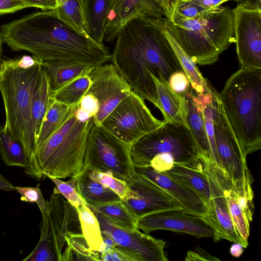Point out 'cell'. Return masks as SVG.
<instances>
[{
	"instance_id": "obj_37",
	"label": "cell",
	"mask_w": 261,
	"mask_h": 261,
	"mask_svg": "<svg viewBox=\"0 0 261 261\" xmlns=\"http://www.w3.org/2000/svg\"><path fill=\"white\" fill-rule=\"evenodd\" d=\"M87 170L88 175L92 179L109 188L116 193L122 200L129 197L130 191L128 185L124 181L114 177L110 173L92 171L88 169Z\"/></svg>"
},
{
	"instance_id": "obj_30",
	"label": "cell",
	"mask_w": 261,
	"mask_h": 261,
	"mask_svg": "<svg viewBox=\"0 0 261 261\" xmlns=\"http://www.w3.org/2000/svg\"><path fill=\"white\" fill-rule=\"evenodd\" d=\"M90 207L95 213L120 227L131 230H139L138 218L122 200Z\"/></svg>"
},
{
	"instance_id": "obj_26",
	"label": "cell",
	"mask_w": 261,
	"mask_h": 261,
	"mask_svg": "<svg viewBox=\"0 0 261 261\" xmlns=\"http://www.w3.org/2000/svg\"><path fill=\"white\" fill-rule=\"evenodd\" d=\"M164 32L190 81L191 88L198 94H204L211 92L214 88L203 76L197 64L185 52L176 41L167 23V18L164 24Z\"/></svg>"
},
{
	"instance_id": "obj_16",
	"label": "cell",
	"mask_w": 261,
	"mask_h": 261,
	"mask_svg": "<svg viewBox=\"0 0 261 261\" xmlns=\"http://www.w3.org/2000/svg\"><path fill=\"white\" fill-rule=\"evenodd\" d=\"M128 186L130 191L129 196L122 201L138 219L164 211H183L172 196L141 175L136 173L134 180Z\"/></svg>"
},
{
	"instance_id": "obj_2",
	"label": "cell",
	"mask_w": 261,
	"mask_h": 261,
	"mask_svg": "<svg viewBox=\"0 0 261 261\" xmlns=\"http://www.w3.org/2000/svg\"><path fill=\"white\" fill-rule=\"evenodd\" d=\"M3 42L14 51H28L43 61L94 66L111 61L109 49L62 21L57 10L33 13L0 27Z\"/></svg>"
},
{
	"instance_id": "obj_52",
	"label": "cell",
	"mask_w": 261,
	"mask_h": 261,
	"mask_svg": "<svg viewBox=\"0 0 261 261\" xmlns=\"http://www.w3.org/2000/svg\"><path fill=\"white\" fill-rule=\"evenodd\" d=\"M3 43V41L1 33L0 32V60H1L2 55V52H3V48H2Z\"/></svg>"
},
{
	"instance_id": "obj_40",
	"label": "cell",
	"mask_w": 261,
	"mask_h": 261,
	"mask_svg": "<svg viewBox=\"0 0 261 261\" xmlns=\"http://www.w3.org/2000/svg\"><path fill=\"white\" fill-rule=\"evenodd\" d=\"M168 83L176 93L186 98L191 87L190 81L184 71L173 73L170 76Z\"/></svg>"
},
{
	"instance_id": "obj_50",
	"label": "cell",
	"mask_w": 261,
	"mask_h": 261,
	"mask_svg": "<svg viewBox=\"0 0 261 261\" xmlns=\"http://www.w3.org/2000/svg\"><path fill=\"white\" fill-rule=\"evenodd\" d=\"M177 0H166V9L167 18L173 12Z\"/></svg>"
},
{
	"instance_id": "obj_36",
	"label": "cell",
	"mask_w": 261,
	"mask_h": 261,
	"mask_svg": "<svg viewBox=\"0 0 261 261\" xmlns=\"http://www.w3.org/2000/svg\"><path fill=\"white\" fill-rule=\"evenodd\" d=\"M55 185L53 193L61 194L67 199L75 208H77L80 205L85 203L77 191V176L76 175L71 177L67 181L61 180L60 178L47 176Z\"/></svg>"
},
{
	"instance_id": "obj_46",
	"label": "cell",
	"mask_w": 261,
	"mask_h": 261,
	"mask_svg": "<svg viewBox=\"0 0 261 261\" xmlns=\"http://www.w3.org/2000/svg\"><path fill=\"white\" fill-rule=\"evenodd\" d=\"M185 260H219V259L212 256L204 249L196 247L193 250L187 252Z\"/></svg>"
},
{
	"instance_id": "obj_42",
	"label": "cell",
	"mask_w": 261,
	"mask_h": 261,
	"mask_svg": "<svg viewBox=\"0 0 261 261\" xmlns=\"http://www.w3.org/2000/svg\"><path fill=\"white\" fill-rule=\"evenodd\" d=\"M174 162V159L172 155L160 154L152 158L149 166L158 172H164L171 169Z\"/></svg>"
},
{
	"instance_id": "obj_14",
	"label": "cell",
	"mask_w": 261,
	"mask_h": 261,
	"mask_svg": "<svg viewBox=\"0 0 261 261\" xmlns=\"http://www.w3.org/2000/svg\"><path fill=\"white\" fill-rule=\"evenodd\" d=\"M214 175L221 186L236 230L247 246L250 234V224L254 211L252 185L234 184L223 170L210 159Z\"/></svg>"
},
{
	"instance_id": "obj_11",
	"label": "cell",
	"mask_w": 261,
	"mask_h": 261,
	"mask_svg": "<svg viewBox=\"0 0 261 261\" xmlns=\"http://www.w3.org/2000/svg\"><path fill=\"white\" fill-rule=\"evenodd\" d=\"M231 11L241 68H261V3H240Z\"/></svg>"
},
{
	"instance_id": "obj_5",
	"label": "cell",
	"mask_w": 261,
	"mask_h": 261,
	"mask_svg": "<svg viewBox=\"0 0 261 261\" xmlns=\"http://www.w3.org/2000/svg\"><path fill=\"white\" fill-rule=\"evenodd\" d=\"M218 97L247 155L261 148V68H240L227 80Z\"/></svg>"
},
{
	"instance_id": "obj_10",
	"label": "cell",
	"mask_w": 261,
	"mask_h": 261,
	"mask_svg": "<svg viewBox=\"0 0 261 261\" xmlns=\"http://www.w3.org/2000/svg\"><path fill=\"white\" fill-rule=\"evenodd\" d=\"M162 123L152 114L144 99L131 91L102 121L101 125L131 146Z\"/></svg>"
},
{
	"instance_id": "obj_39",
	"label": "cell",
	"mask_w": 261,
	"mask_h": 261,
	"mask_svg": "<svg viewBox=\"0 0 261 261\" xmlns=\"http://www.w3.org/2000/svg\"><path fill=\"white\" fill-rule=\"evenodd\" d=\"M101 261H143L138 254L116 245L100 253Z\"/></svg>"
},
{
	"instance_id": "obj_4",
	"label": "cell",
	"mask_w": 261,
	"mask_h": 261,
	"mask_svg": "<svg viewBox=\"0 0 261 261\" xmlns=\"http://www.w3.org/2000/svg\"><path fill=\"white\" fill-rule=\"evenodd\" d=\"M167 23L177 42L197 64L215 63L235 43L233 15L228 6L202 11L192 18L174 10Z\"/></svg>"
},
{
	"instance_id": "obj_22",
	"label": "cell",
	"mask_w": 261,
	"mask_h": 261,
	"mask_svg": "<svg viewBox=\"0 0 261 261\" xmlns=\"http://www.w3.org/2000/svg\"><path fill=\"white\" fill-rule=\"evenodd\" d=\"M150 75L155 85L159 109L163 114L164 121H171L188 126L186 98L176 93L164 77L159 80Z\"/></svg>"
},
{
	"instance_id": "obj_47",
	"label": "cell",
	"mask_w": 261,
	"mask_h": 261,
	"mask_svg": "<svg viewBox=\"0 0 261 261\" xmlns=\"http://www.w3.org/2000/svg\"><path fill=\"white\" fill-rule=\"evenodd\" d=\"M200 7L204 10L216 8L230 0H187Z\"/></svg>"
},
{
	"instance_id": "obj_21",
	"label": "cell",
	"mask_w": 261,
	"mask_h": 261,
	"mask_svg": "<svg viewBox=\"0 0 261 261\" xmlns=\"http://www.w3.org/2000/svg\"><path fill=\"white\" fill-rule=\"evenodd\" d=\"M164 173L195 192L205 205L208 202L211 197L209 182L199 158L190 163L174 162L171 169Z\"/></svg>"
},
{
	"instance_id": "obj_23",
	"label": "cell",
	"mask_w": 261,
	"mask_h": 261,
	"mask_svg": "<svg viewBox=\"0 0 261 261\" xmlns=\"http://www.w3.org/2000/svg\"><path fill=\"white\" fill-rule=\"evenodd\" d=\"M186 101L187 124L197 143L200 156L207 157L212 160V151L199 94L191 87L186 95Z\"/></svg>"
},
{
	"instance_id": "obj_24",
	"label": "cell",
	"mask_w": 261,
	"mask_h": 261,
	"mask_svg": "<svg viewBox=\"0 0 261 261\" xmlns=\"http://www.w3.org/2000/svg\"><path fill=\"white\" fill-rule=\"evenodd\" d=\"M112 0H84L83 14L88 36L103 45L106 19Z\"/></svg>"
},
{
	"instance_id": "obj_35",
	"label": "cell",
	"mask_w": 261,
	"mask_h": 261,
	"mask_svg": "<svg viewBox=\"0 0 261 261\" xmlns=\"http://www.w3.org/2000/svg\"><path fill=\"white\" fill-rule=\"evenodd\" d=\"M90 84L91 80L88 74L83 76L53 91V97L56 100L67 106H77Z\"/></svg>"
},
{
	"instance_id": "obj_7",
	"label": "cell",
	"mask_w": 261,
	"mask_h": 261,
	"mask_svg": "<svg viewBox=\"0 0 261 261\" xmlns=\"http://www.w3.org/2000/svg\"><path fill=\"white\" fill-rule=\"evenodd\" d=\"M160 154L171 155L175 162L180 163H190L200 156L189 127L171 121H163L161 126L130 146V157L134 166H149L152 158Z\"/></svg>"
},
{
	"instance_id": "obj_27",
	"label": "cell",
	"mask_w": 261,
	"mask_h": 261,
	"mask_svg": "<svg viewBox=\"0 0 261 261\" xmlns=\"http://www.w3.org/2000/svg\"><path fill=\"white\" fill-rule=\"evenodd\" d=\"M53 91L70 82L89 74L94 67L86 64L62 61H43Z\"/></svg>"
},
{
	"instance_id": "obj_44",
	"label": "cell",
	"mask_w": 261,
	"mask_h": 261,
	"mask_svg": "<svg viewBox=\"0 0 261 261\" xmlns=\"http://www.w3.org/2000/svg\"><path fill=\"white\" fill-rule=\"evenodd\" d=\"M25 6L36 7L42 11H48L57 9L58 7L57 0H20Z\"/></svg>"
},
{
	"instance_id": "obj_15",
	"label": "cell",
	"mask_w": 261,
	"mask_h": 261,
	"mask_svg": "<svg viewBox=\"0 0 261 261\" xmlns=\"http://www.w3.org/2000/svg\"><path fill=\"white\" fill-rule=\"evenodd\" d=\"M202 169L210 185L211 197L206 204V215L203 218L213 228L215 242L224 239L247 246L239 235L230 216L223 190L217 181L210 163V158L200 156Z\"/></svg>"
},
{
	"instance_id": "obj_43",
	"label": "cell",
	"mask_w": 261,
	"mask_h": 261,
	"mask_svg": "<svg viewBox=\"0 0 261 261\" xmlns=\"http://www.w3.org/2000/svg\"><path fill=\"white\" fill-rule=\"evenodd\" d=\"M79 108L94 118L99 111V105L96 98L91 94L86 93L79 103Z\"/></svg>"
},
{
	"instance_id": "obj_45",
	"label": "cell",
	"mask_w": 261,
	"mask_h": 261,
	"mask_svg": "<svg viewBox=\"0 0 261 261\" xmlns=\"http://www.w3.org/2000/svg\"><path fill=\"white\" fill-rule=\"evenodd\" d=\"M25 8L20 0H0V15L13 13Z\"/></svg>"
},
{
	"instance_id": "obj_18",
	"label": "cell",
	"mask_w": 261,
	"mask_h": 261,
	"mask_svg": "<svg viewBox=\"0 0 261 261\" xmlns=\"http://www.w3.org/2000/svg\"><path fill=\"white\" fill-rule=\"evenodd\" d=\"M139 229L149 234L156 230H168L189 234L196 238H213L212 227L202 217L187 214L180 210H167L146 215L138 219Z\"/></svg>"
},
{
	"instance_id": "obj_9",
	"label": "cell",
	"mask_w": 261,
	"mask_h": 261,
	"mask_svg": "<svg viewBox=\"0 0 261 261\" xmlns=\"http://www.w3.org/2000/svg\"><path fill=\"white\" fill-rule=\"evenodd\" d=\"M84 168L110 173L128 185L136 175L130 157V145L102 125L94 124L87 138Z\"/></svg>"
},
{
	"instance_id": "obj_17",
	"label": "cell",
	"mask_w": 261,
	"mask_h": 261,
	"mask_svg": "<svg viewBox=\"0 0 261 261\" xmlns=\"http://www.w3.org/2000/svg\"><path fill=\"white\" fill-rule=\"evenodd\" d=\"M95 214L101 233L110 238L116 245L139 254L143 261L168 260L165 253V242L163 240L141 232L139 230H131L120 227L100 215Z\"/></svg>"
},
{
	"instance_id": "obj_29",
	"label": "cell",
	"mask_w": 261,
	"mask_h": 261,
	"mask_svg": "<svg viewBox=\"0 0 261 261\" xmlns=\"http://www.w3.org/2000/svg\"><path fill=\"white\" fill-rule=\"evenodd\" d=\"M53 99V90L49 76L43 66L40 83L33 98L31 109L35 141Z\"/></svg>"
},
{
	"instance_id": "obj_38",
	"label": "cell",
	"mask_w": 261,
	"mask_h": 261,
	"mask_svg": "<svg viewBox=\"0 0 261 261\" xmlns=\"http://www.w3.org/2000/svg\"><path fill=\"white\" fill-rule=\"evenodd\" d=\"M15 189L21 195V201L31 203L35 202L42 214L47 211L49 202L44 199L40 189L39 184L35 187L15 186Z\"/></svg>"
},
{
	"instance_id": "obj_34",
	"label": "cell",
	"mask_w": 261,
	"mask_h": 261,
	"mask_svg": "<svg viewBox=\"0 0 261 261\" xmlns=\"http://www.w3.org/2000/svg\"><path fill=\"white\" fill-rule=\"evenodd\" d=\"M59 17L81 34L88 36L83 14L84 0H57Z\"/></svg>"
},
{
	"instance_id": "obj_3",
	"label": "cell",
	"mask_w": 261,
	"mask_h": 261,
	"mask_svg": "<svg viewBox=\"0 0 261 261\" xmlns=\"http://www.w3.org/2000/svg\"><path fill=\"white\" fill-rule=\"evenodd\" d=\"M43 68V61L34 55L0 60V92L6 117L4 129L22 144L29 161L25 170L29 177L35 147L31 109Z\"/></svg>"
},
{
	"instance_id": "obj_49",
	"label": "cell",
	"mask_w": 261,
	"mask_h": 261,
	"mask_svg": "<svg viewBox=\"0 0 261 261\" xmlns=\"http://www.w3.org/2000/svg\"><path fill=\"white\" fill-rule=\"evenodd\" d=\"M244 247L240 244L234 243L230 248V254L234 257H240L244 250Z\"/></svg>"
},
{
	"instance_id": "obj_6",
	"label": "cell",
	"mask_w": 261,
	"mask_h": 261,
	"mask_svg": "<svg viewBox=\"0 0 261 261\" xmlns=\"http://www.w3.org/2000/svg\"><path fill=\"white\" fill-rule=\"evenodd\" d=\"M93 124V118L81 122L74 113L35 150L30 177L39 181L48 175L61 179L79 174L84 168L87 138Z\"/></svg>"
},
{
	"instance_id": "obj_48",
	"label": "cell",
	"mask_w": 261,
	"mask_h": 261,
	"mask_svg": "<svg viewBox=\"0 0 261 261\" xmlns=\"http://www.w3.org/2000/svg\"><path fill=\"white\" fill-rule=\"evenodd\" d=\"M0 190L9 192L15 191V186L1 174H0Z\"/></svg>"
},
{
	"instance_id": "obj_12",
	"label": "cell",
	"mask_w": 261,
	"mask_h": 261,
	"mask_svg": "<svg viewBox=\"0 0 261 261\" xmlns=\"http://www.w3.org/2000/svg\"><path fill=\"white\" fill-rule=\"evenodd\" d=\"M215 142L220 167L235 184H252L246 156L226 117L217 93L214 120Z\"/></svg>"
},
{
	"instance_id": "obj_32",
	"label": "cell",
	"mask_w": 261,
	"mask_h": 261,
	"mask_svg": "<svg viewBox=\"0 0 261 261\" xmlns=\"http://www.w3.org/2000/svg\"><path fill=\"white\" fill-rule=\"evenodd\" d=\"M0 154L4 163L9 166L27 169L29 161L25 149L20 141L0 125Z\"/></svg>"
},
{
	"instance_id": "obj_25",
	"label": "cell",
	"mask_w": 261,
	"mask_h": 261,
	"mask_svg": "<svg viewBox=\"0 0 261 261\" xmlns=\"http://www.w3.org/2000/svg\"><path fill=\"white\" fill-rule=\"evenodd\" d=\"M76 176L77 193L89 206L93 207L121 200L109 188L92 179L87 168H84Z\"/></svg>"
},
{
	"instance_id": "obj_19",
	"label": "cell",
	"mask_w": 261,
	"mask_h": 261,
	"mask_svg": "<svg viewBox=\"0 0 261 261\" xmlns=\"http://www.w3.org/2000/svg\"><path fill=\"white\" fill-rule=\"evenodd\" d=\"M138 17L167 18L166 0H112L103 41H114L124 24Z\"/></svg>"
},
{
	"instance_id": "obj_1",
	"label": "cell",
	"mask_w": 261,
	"mask_h": 261,
	"mask_svg": "<svg viewBox=\"0 0 261 261\" xmlns=\"http://www.w3.org/2000/svg\"><path fill=\"white\" fill-rule=\"evenodd\" d=\"M167 18L138 17L127 21L117 38L111 62L132 91L159 109L151 75L168 82L184 71L164 32Z\"/></svg>"
},
{
	"instance_id": "obj_28",
	"label": "cell",
	"mask_w": 261,
	"mask_h": 261,
	"mask_svg": "<svg viewBox=\"0 0 261 261\" xmlns=\"http://www.w3.org/2000/svg\"><path fill=\"white\" fill-rule=\"evenodd\" d=\"M78 106H68L53 98L35 139L34 152L63 125Z\"/></svg>"
},
{
	"instance_id": "obj_13",
	"label": "cell",
	"mask_w": 261,
	"mask_h": 261,
	"mask_svg": "<svg viewBox=\"0 0 261 261\" xmlns=\"http://www.w3.org/2000/svg\"><path fill=\"white\" fill-rule=\"evenodd\" d=\"M88 76L91 84L86 93L93 95L99 105V111L93 118L94 124L101 125L102 121L132 90L112 63L94 66Z\"/></svg>"
},
{
	"instance_id": "obj_51",
	"label": "cell",
	"mask_w": 261,
	"mask_h": 261,
	"mask_svg": "<svg viewBox=\"0 0 261 261\" xmlns=\"http://www.w3.org/2000/svg\"><path fill=\"white\" fill-rule=\"evenodd\" d=\"M234 1L238 3H243V2H258L261 3V0H230Z\"/></svg>"
},
{
	"instance_id": "obj_33",
	"label": "cell",
	"mask_w": 261,
	"mask_h": 261,
	"mask_svg": "<svg viewBox=\"0 0 261 261\" xmlns=\"http://www.w3.org/2000/svg\"><path fill=\"white\" fill-rule=\"evenodd\" d=\"M66 247L61 256V261L100 260V253L92 250L82 233H72L65 238Z\"/></svg>"
},
{
	"instance_id": "obj_20",
	"label": "cell",
	"mask_w": 261,
	"mask_h": 261,
	"mask_svg": "<svg viewBox=\"0 0 261 261\" xmlns=\"http://www.w3.org/2000/svg\"><path fill=\"white\" fill-rule=\"evenodd\" d=\"M134 168L136 173L147 178L176 200L184 213L205 217L206 205L193 191L178 183L165 173L155 171L150 166H134Z\"/></svg>"
},
{
	"instance_id": "obj_8",
	"label": "cell",
	"mask_w": 261,
	"mask_h": 261,
	"mask_svg": "<svg viewBox=\"0 0 261 261\" xmlns=\"http://www.w3.org/2000/svg\"><path fill=\"white\" fill-rule=\"evenodd\" d=\"M47 211L42 214L38 244L23 261H61L65 238L82 233L78 212L62 195L52 193Z\"/></svg>"
},
{
	"instance_id": "obj_31",
	"label": "cell",
	"mask_w": 261,
	"mask_h": 261,
	"mask_svg": "<svg viewBox=\"0 0 261 261\" xmlns=\"http://www.w3.org/2000/svg\"><path fill=\"white\" fill-rule=\"evenodd\" d=\"M76 210L84 238L92 250L102 253L105 250V245L95 213L86 203L81 204Z\"/></svg>"
},
{
	"instance_id": "obj_41",
	"label": "cell",
	"mask_w": 261,
	"mask_h": 261,
	"mask_svg": "<svg viewBox=\"0 0 261 261\" xmlns=\"http://www.w3.org/2000/svg\"><path fill=\"white\" fill-rule=\"evenodd\" d=\"M174 10H176L179 14L188 18H194L201 12L206 11L187 0H177Z\"/></svg>"
}]
</instances>
